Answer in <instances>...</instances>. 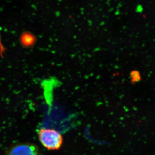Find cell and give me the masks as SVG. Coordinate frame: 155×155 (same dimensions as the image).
Returning <instances> with one entry per match:
<instances>
[{
    "instance_id": "cell-2",
    "label": "cell",
    "mask_w": 155,
    "mask_h": 155,
    "mask_svg": "<svg viewBox=\"0 0 155 155\" xmlns=\"http://www.w3.org/2000/svg\"><path fill=\"white\" fill-rule=\"evenodd\" d=\"M5 155H42L38 147L28 142H19L11 145Z\"/></svg>"
},
{
    "instance_id": "cell-5",
    "label": "cell",
    "mask_w": 155,
    "mask_h": 155,
    "mask_svg": "<svg viewBox=\"0 0 155 155\" xmlns=\"http://www.w3.org/2000/svg\"><path fill=\"white\" fill-rule=\"evenodd\" d=\"M6 50V48L3 45L1 41V38H0V55L2 58H4L3 54H5V51Z\"/></svg>"
},
{
    "instance_id": "cell-4",
    "label": "cell",
    "mask_w": 155,
    "mask_h": 155,
    "mask_svg": "<svg viewBox=\"0 0 155 155\" xmlns=\"http://www.w3.org/2000/svg\"><path fill=\"white\" fill-rule=\"evenodd\" d=\"M131 77L134 81H138L140 79V76L137 72H133L131 73Z\"/></svg>"
},
{
    "instance_id": "cell-3",
    "label": "cell",
    "mask_w": 155,
    "mask_h": 155,
    "mask_svg": "<svg viewBox=\"0 0 155 155\" xmlns=\"http://www.w3.org/2000/svg\"><path fill=\"white\" fill-rule=\"evenodd\" d=\"M21 45L25 47H28L33 44L35 37L29 32H24L21 35L20 38Z\"/></svg>"
},
{
    "instance_id": "cell-6",
    "label": "cell",
    "mask_w": 155,
    "mask_h": 155,
    "mask_svg": "<svg viewBox=\"0 0 155 155\" xmlns=\"http://www.w3.org/2000/svg\"><path fill=\"white\" fill-rule=\"evenodd\" d=\"M143 11V8L142 6L139 5L136 8V11L138 13H141Z\"/></svg>"
},
{
    "instance_id": "cell-1",
    "label": "cell",
    "mask_w": 155,
    "mask_h": 155,
    "mask_svg": "<svg viewBox=\"0 0 155 155\" xmlns=\"http://www.w3.org/2000/svg\"><path fill=\"white\" fill-rule=\"evenodd\" d=\"M38 135L41 143L47 149L58 150L63 144V137L54 129L41 128L39 130Z\"/></svg>"
}]
</instances>
